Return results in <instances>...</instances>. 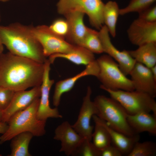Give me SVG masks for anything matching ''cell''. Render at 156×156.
<instances>
[{
  "label": "cell",
  "mask_w": 156,
  "mask_h": 156,
  "mask_svg": "<svg viewBox=\"0 0 156 156\" xmlns=\"http://www.w3.org/2000/svg\"><path fill=\"white\" fill-rule=\"evenodd\" d=\"M44 63L14 55L9 52L0 55V87L14 92L40 86Z\"/></svg>",
  "instance_id": "obj_1"
},
{
  "label": "cell",
  "mask_w": 156,
  "mask_h": 156,
  "mask_svg": "<svg viewBox=\"0 0 156 156\" xmlns=\"http://www.w3.org/2000/svg\"><path fill=\"white\" fill-rule=\"evenodd\" d=\"M0 41L14 55L41 63L47 59L40 43L31 34L29 25L18 22L0 25Z\"/></svg>",
  "instance_id": "obj_2"
},
{
  "label": "cell",
  "mask_w": 156,
  "mask_h": 156,
  "mask_svg": "<svg viewBox=\"0 0 156 156\" xmlns=\"http://www.w3.org/2000/svg\"><path fill=\"white\" fill-rule=\"evenodd\" d=\"M40 98L34 101L29 106L12 116L7 123L8 128L6 132L0 137V144L11 140L20 133L28 132L34 136L40 137L46 133V121L38 119L36 113Z\"/></svg>",
  "instance_id": "obj_3"
},
{
  "label": "cell",
  "mask_w": 156,
  "mask_h": 156,
  "mask_svg": "<svg viewBox=\"0 0 156 156\" xmlns=\"http://www.w3.org/2000/svg\"><path fill=\"white\" fill-rule=\"evenodd\" d=\"M93 101L98 110L96 115L111 127L128 136L136 134L127 122L125 110L116 100L111 97L100 95L96 96Z\"/></svg>",
  "instance_id": "obj_4"
},
{
  "label": "cell",
  "mask_w": 156,
  "mask_h": 156,
  "mask_svg": "<svg viewBox=\"0 0 156 156\" xmlns=\"http://www.w3.org/2000/svg\"><path fill=\"white\" fill-rule=\"evenodd\" d=\"M96 60L99 67V73L96 77L101 83L100 86L101 89L134 90L131 79L123 73L118 63L112 57L105 54L101 55Z\"/></svg>",
  "instance_id": "obj_5"
},
{
  "label": "cell",
  "mask_w": 156,
  "mask_h": 156,
  "mask_svg": "<svg viewBox=\"0 0 156 156\" xmlns=\"http://www.w3.org/2000/svg\"><path fill=\"white\" fill-rule=\"evenodd\" d=\"M103 90L118 101L127 114L133 115L141 112L150 113L152 112L153 115L156 117V102L155 98L149 94L135 90Z\"/></svg>",
  "instance_id": "obj_6"
},
{
  "label": "cell",
  "mask_w": 156,
  "mask_h": 156,
  "mask_svg": "<svg viewBox=\"0 0 156 156\" xmlns=\"http://www.w3.org/2000/svg\"><path fill=\"white\" fill-rule=\"evenodd\" d=\"M104 4L102 0H59L57 8L58 13L64 15L74 12L86 14L91 25L99 30L104 24L103 12Z\"/></svg>",
  "instance_id": "obj_7"
},
{
  "label": "cell",
  "mask_w": 156,
  "mask_h": 156,
  "mask_svg": "<svg viewBox=\"0 0 156 156\" xmlns=\"http://www.w3.org/2000/svg\"><path fill=\"white\" fill-rule=\"evenodd\" d=\"M29 26L31 34L40 43L44 54L46 57L54 54L66 53L76 46L54 33L48 26L40 25Z\"/></svg>",
  "instance_id": "obj_8"
},
{
  "label": "cell",
  "mask_w": 156,
  "mask_h": 156,
  "mask_svg": "<svg viewBox=\"0 0 156 156\" xmlns=\"http://www.w3.org/2000/svg\"><path fill=\"white\" fill-rule=\"evenodd\" d=\"M98 32L103 52L118 63L120 69L125 75H129L136 62L135 60L131 56L128 50L120 51L113 44L108 30L105 25Z\"/></svg>",
  "instance_id": "obj_9"
},
{
  "label": "cell",
  "mask_w": 156,
  "mask_h": 156,
  "mask_svg": "<svg viewBox=\"0 0 156 156\" xmlns=\"http://www.w3.org/2000/svg\"><path fill=\"white\" fill-rule=\"evenodd\" d=\"M92 90L87 87L86 95L83 99L77 119L72 126L75 131L84 138L91 141L94 127L91 125L90 120L93 115H97L98 111L93 101L91 99Z\"/></svg>",
  "instance_id": "obj_10"
},
{
  "label": "cell",
  "mask_w": 156,
  "mask_h": 156,
  "mask_svg": "<svg viewBox=\"0 0 156 156\" xmlns=\"http://www.w3.org/2000/svg\"><path fill=\"white\" fill-rule=\"evenodd\" d=\"M51 64L48 59H47L44 63V72L42 82L40 86V98L37 112L36 117L38 119L46 121L49 118H62V117L57 107L52 108L50 106V92L54 82V80L50 78Z\"/></svg>",
  "instance_id": "obj_11"
},
{
  "label": "cell",
  "mask_w": 156,
  "mask_h": 156,
  "mask_svg": "<svg viewBox=\"0 0 156 156\" xmlns=\"http://www.w3.org/2000/svg\"><path fill=\"white\" fill-rule=\"evenodd\" d=\"M127 33L130 42L138 47L156 42V22H148L138 18L131 24Z\"/></svg>",
  "instance_id": "obj_12"
},
{
  "label": "cell",
  "mask_w": 156,
  "mask_h": 156,
  "mask_svg": "<svg viewBox=\"0 0 156 156\" xmlns=\"http://www.w3.org/2000/svg\"><path fill=\"white\" fill-rule=\"evenodd\" d=\"M40 95V86L33 87L28 90L15 92L9 105L3 111L2 122L7 123L12 116L27 107Z\"/></svg>",
  "instance_id": "obj_13"
},
{
  "label": "cell",
  "mask_w": 156,
  "mask_h": 156,
  "mask_svg": "<svg viewBox=\"0 0 156 156\" xmlns=\"http://www.w3.org/2000/svg\"><path fill=\"white\" fill-rule=\"evenodd\" d=\"M129 75L131 77L134 90L155 97L156 81L150 68L136 62Z\"/></svg>",
  "instance_id": "obj_14"
},
{
  "label": "cell",
  "mask_w": 156,
  "mask_h": 156,
  "mask_svg": "<svg viewBox=\"0 0 156 156\" xmlns=\"http://www.w3.org/2000/svg\"><path fill=\"white\" fill-rule=\"evenodd\" d=\"M54 139L61 143L60 152L67 156L73 154L84 138L77 133L70 123L64 122L58 126L55 131Z\"/></svg>",
  "instance_id": "obj_15"
},
{
  "label": "cell",
  "mask_w": 156,
  "mask_h": 156,
  "mask_svg": "<svg viewBox=\"0 0 156 156\" xmlns=\"http://www.w3.org/2000/svg\"><path fill=\"white\" fill-rule=\"evenodd\" d=\"M86 66L84 69L80 73L72 77L59 81L56 83L53 97V104L55 107H57L60 105L62 94L70 91L80 79L88 76L97 77L99 73V67L96 60Z\"/></svg>",
  "instance_id": "obj_16"
},
{
  "label": "cell",
  "mask_w": 156,
  "mask_h": 156,
  "mask_svg": "<svg viewBox=\"0 0 156 156\" xmlns=\"http://www.w3.org/2000/svg\"><path fill=\"white\" fill-rule=\"evenodd\" d=\"M84 14L81 12H74L64 15L69 26L68 33L65 39L71 44L80 46L91 29L84 24Z\"/></svg>",
  "instance_id": "obj_17"
},
{
  "label": "cell",
  "mask_w": 156,
  "mask_h": 156,
  "mask_svg": "<svg viewBox=\"0 0 156 156\" xmlns=\"http://www.w3.org/2000/svg\"><path fill=\"white\" fill-rule=\"evenodd\" d=\"M92 118L94 121L99 122L107 129L110 136L111 144L118 148L123 155L127 156L135 143L139 141L138 134L131 137L127 136L112 128L105 121L97 115H94Z\"/></svg>",
  "instance_id": "obj_18"
},
{
  "label": "cell",
  "mask_w": 156,
  "mask_h": 156,
  "mask_svg": "<svg viewBox=\"0 0 156 156\" xmlns=\"http://www.w3.org/2000/svg\"><path fill=\"white\" fill-rule=\"evenodd\" d=\"M127 120L135 134L147 132L156 134V117L150 113L141 112L133 115L127 114Z\"/></svg>",
  "instance_id": "obj_19"
},
{
  "label": "cell",
  "mask_w": 156,
  "mask_h": 156,
  "mask_svg": "<svg viewBox=\"0 0 156 156\" xmlns=\"http://www.w3.org/2000/svg\"><path fill=\"white\" fill-rule=\"evenodd\" d=\"M58 58L65 59L75 64L86 66L95 60L93 53L83 47L77 45L66 53L51 55L48 60L52 64L55 59Z\"/></svg>",
  "instance_id": "obj_20"
},
{
  "label": "cell",
  "mask_w": 156,
  "mask_h": 156,
  "mask_svg": "<svg viewBox=\"0 0 156 156\" xmlns=\"http://www.w3.org/2000/svg\"><path fill=\"white\" fill-rule=\"evenodd\" d=\"M128 52L136 62L149 68L156 65V42L147 43Z\"/></svg>",
  "instance_id": "obj_21"
},
{
  "label": "cell",
  "mask_w": 156,
  "mask_h": 156,
  "mask_svg": "<svg viewBox=\"0 0 156 156\" xmlns=\"http://www.w3.org/2000/svg\"><path fill=\"white\" fill-rule=\"evenodd\" d=\"M120 8L115 1H110L104 4L103 16L104 24L113 37L116 35V26Z\"/></svg>",
  "instance_id": "obj_22"
},
{
  "label": "cell",
  "mask_w": 156,
  "mask_h": 156,
  "mask_svg": "<svg viewBox=\"0 0 156 156\" xmlns=\"http://www.w3.org/2000/svg\"><path fill=\"white\" fill-rule=\"evenodd\" d=\"M34 136L31 133L23 132L16 135L11 140V149L10 156H31L28 148L30 142Z\"/></svg>",
  "instance_id": "obj_23"
},
{
  "label": "cell",
  "mask_w": 156,
  "mask_h": 156,
  "mask_svg": "<svg viewBox=\"0 0 156 156\" xmlns=\"http://www.w3.org/2000/svg\"><path fill=\"white\" fill-rule=\"evenodd\" d=\"M94 121L95 125L92 136L93 143L97 148L100 150L112 144L111 139L105 127L99 122Z\"/></svg>",
  "instance_id": "obj_24"
},
{
  "label": "cell",
  "mask_w": 156,
  "mask_h": 156,
  "mask_svg": "<svg viewBox=\"0 0 156 156\" xmlns=\"http://www.w3.org/2000/svg\"><path fill=\"white\" fill-rule=\"evenodd\" d=\"M80 46L85 48L94 54L103 53L99 32L92 29L86 36Z\"/></svg>",
  "instance_id": "obj_25"
},
{
  "label": "cell",
  "mask_w": 156,
  "mask_h": 156,
  "mask_svg": "<svg viewBox=\"0 0 156 156\" xmlns=\"http://www.w3.org/2000/svg\"><path fill=\"white\" fill-rule=\"evenodd\" d=\"M156 144L151 141L142 142H137L127 156H155Z\"/></svg>",
  "instance_id": "obj_26"
},
{
  "label": "cell",
  "mask_w": 156,
  "mask_h": 156,
  "mask_svg": "<svg viewBox=\"0 0 156 156\" xmlns=\"http://www.w3.org/2000/svg\"><path fill=\"white\" fill-rule=\"evenodd\" d=\"M156 0H130L126 6L120 9L119 14L124 15L133 12L139 13L149 8Z\"/></svg>",
  "instance_id": "obj_27"
},
{
  "label": "cell",
  "mask_w": 156,
  "mask_h": 156,
  "mask_svg": "<svg viewBox=\"0 0 156 156\" xmlns=\"http://www.w3.org/2000/svg\"><path fill=\"white\" fill-rule=\"evenodd\" d=\"M100 152L91 141L84 138L72 156H100Z\"/></svg>",
  "instance_id": "obj_28"
},
{
  "label": "cell",
  "mask_w": 156,
  "mask_h": 156,
  "mask_svg": "<svg viewBox=\"0 0 156 156\" xmlns=\"http://www.w3.org/2000/svg\"><path fill=\"white\" fill-rule=\"evenodd\" d=\"M49 27L54 33L65 39L68 35L69 26L66 19L57 18L54 20Z\"/></svg>",
  "instance_id": "obj_29"
},
{
  "label": "cell",
  "mask_w": 156,
  "mask_h": 156,
  "mask_svg": "<svg viewBox=\"0 0 156 156\" xmlns=\"http://www.w3.org/2000/svg\"><path fill=\"white\" fill-rule=\"evenodd\" d=\"M15 92L9 88L0 87V109L3 111L7 107Z\"/></svg>",
  "instance_id": "obj_30"
},
{
  "label": "cell",
  "mask_w": 156,
  "mask_h": 156,
  "mask_svg": "<svg viewBox=\"0 0 156 156\" xmlns=\"http://www.w3.org/2000/svg\"><path fill=\"white\" fill-rule=\"evenodd\" d=\"M138 13V18L149 22H156V6H151Z\"/></svg>",
  "instance_id": "obj_31"
},
{
  "label": "cell",
  "mask_w": 156,
  "mask_h": 156,
  "mask_svg": "<svg viewBox=\"0 0 156 156\" xmlns=\"http://www.w3.org/2000/svg\"><path fill=\"white\" fill-rule=\"evenodd\" d=\"M123 155L116 147L111 144L100 150V156H121Z\"/></svg>",
  "instance_id": "obj_32"
},
{
  "label": "cell",
  "mask_w": 156,
  "mask_h": 156,
  "mask_svg": "<svg viewBox=\"0 0 156 156\" xmlns=\"http://www.w3.org/2000/svg\"><path fill=\"white\" fill-rule=\"evenodd\" d=\"M8 128V125L7 123L0 122V133L3 134L7 131Z\"/></svg>",
  "instance_id": "obj_33"
},
{
  "label": "cell",
  "mask_w": 156,
  "mask_h": 156,
  "mask_svg": "<svg viewBox=\"0 0 156 156\" xmlns=\"http://www.w3.org/2000/svg\"><path fill=\"white\" fill-rule=\"evenodd\" d=\"M152 75L156 81V65L150 68Z\"/></svg>",
  "instance_id": "obj_34"
},
{
  "label": "cell",
  "mask_w": 156,
  "mask_h": 156,
  "mask_svg": "<svg viewBox=\"0 0 156 156\" xmlns=\"http://www.w3.org/2000/svg\"><path fill=\"white\" fill-rule=\"evenodd\" d=\"M4 45L0 41V55L3 53L4 50Z\"/></svg>",
  "instance_id": "obj_35"
},
{
  "label": "cell",
  "mask_w": 156,
  "mask_h": 156,
  "mask_svg": "<svg viewBox=\"0 0 156 156\" xmlns=\"http://www.w3.org/2000/svg\"><path fill=\"white\" fill-rule=\"evenodd\" d=\"M3 117V111L0 109V122H2Z\"/></svg>",
  "instance_id": "obj_36"
},
{
  "label": "cell",
  "mask_w": 156,
  "mask_h": 156,
  "mask_svg": "<svg viewBox=\"0 0 156 156\" xmlns=\"http://www.w3.org/2000/svg\"><path fill=\"white\" fill-rule=\"evenodd\" d=\"M10 0H0V1L2 2H6L9 1Z\"/></svg>",
  "instance_id": "obj_37"
},
{
  "label": "cell",
  "mask_w": 156,
  "mask_h": 156,
  "mask_svg": "<svg viewBox=\"0 0 156 156\" xmlns=\"http://www.w3.org/2000/svg\"><path fill=\"white\" fill-rule=\"evenodd\" d=\"M1 14L0 12V23L1 22Z\"/></svg>",
  "instance_id": "obj_38"
},
{
  "label": "cell",
  "mask_w": 156,
  "mask_h": 156,
  "mask_svg": "<svg viewBox=\"0 0 156 156\" xmlns=\"http://www.w3.org/2000/svg\"></svg>",
  "instance_id": "obj_39"
}]
</instances>
